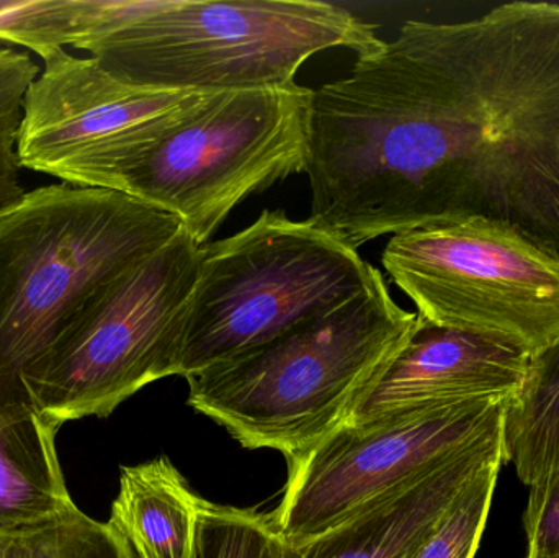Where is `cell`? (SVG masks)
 <instances>
[{
	"label": "cell",
	"mask_w": 559,
	"mask_h": 558,
	"mask_svg": "<svg viewBox=\"0 0 559 558\" xmlns=\"http://www.w3.org/2000/svg\"><path fill=\"white\" fill-rule=\"evenodd\" d=\"M378 274L311 218L293 222L282 210H265L242 231L200 248L176 376H195L342 307Z\"/></svg>",
	"instance_id": "obj_5"
},
{
	"label": "cell",
	"mask_w": 559,
	"mask_h": 558,
	"mask_svg": "<svg viewBox=\"0 0 559 558\" xmlns=\"http://www.w3.org/2000/svg\"><path fill=\"white\" fill-rule=\"evenodd\" d=\"M524 527L528 557L559 556V468L532 485Z\"/></svg>",
	"instance_id": "obj_19"
},
{
	"label": "cell",
	"mask_w": 559,
	"mask_h": 558,
	"mask_svg": "<svg viewBox=\"0 0 559 558\" xmlns=\"http://www.w3.org/2000/svg\"><path fill=\"white\" fill-rule=\"evenodd\" d=\"M56 432L35 405L0 403V536L78 510L59 464Z\"/></svg>",
	"instance_id": "obj_12"
},
{
	"label": "cell",
	"mask_w": 559,
	"mask_h": 558,
	"mask_svg": "<svg viewBox=\"0 0 559 558\" xmlns=\"http://www.w3.org/2000/svg\"><path fill=\"white\" fill-rule=\"evenodd\" d=\"M0 41L36 55L72 46L143 91L285 87L311 56L383 45L370 23L318 0L0 2Z\"/></svg>",
	"instance_id": "obj_1"
},
{
	"label": "cell",
	"mask_w": 559,
	"mask_h": 558,
	"mask_svg": "<svg viewBox=\"0 0 559 558\" xmlns=\"http://www.w3.org/2000/svg\"><path fill=\"white\" fill-rule=\"evenodd\" d=\"M417 320L396 304L380 272L342 307L187 377V403L242 448L293 458L347 425Z\"/></svg>",
	"instance_id": "obj_3"
},
{
	"label": "cell",
	"mask_w": 559,
	"mask_h": 558,
	"mask_svg": "<svg viewBox=\"0 0 559 558\" xmlns=\"http://www.w3.org/2000/svg\"><path fill=\"white\" fill-rule=\"evenodd\" d=\"M501 461L486 465L407 558H475L488 523Z\"/></svg>",
	"instance_id": "obj_17"
},
{
	"label": "cell",
	"mask_w": 559,
	"mask_h": 558,
	"mask_svg": "<svg viewBox=\"0 0 559 558\" xmlns=\"http://www.w3.org/2000/svg\"><path fill=\"white\" fill-rule=\"evenodd\" d=\"M39 75L25 52L0 49V215L25 197L20 183L19 141L26 92Z\"/></svg>",
	"instance_id": "obj_18"
},
{
	"label": "cell",
	"mask_w": 559,
	"mask_h": 558,
	"mask_svg": "<svg viewBox=\"0 0 559 558\" xmlns=\"http://www.w3.org/2000/svg\"><path fill=\"white\" fill-rule=\"evenodd\" d=\"M381 264L433 327L528 357L559 343V256L489 218L436 223L391 236Z\"/></svg>",
	"instance_id": "obj_7"
},
{
	"label": "cell",
	"mask_w": 559,
	"mask_h": 558,
	"mask_svg": "<svg viewBox=\"0 0 559 558\" xmlns=\"http://www.w3.org/2000/svg\"><path fill=\"white\" fill-rule=\"evenodd\" d=\"M41 59L45 69L23 104L16 154L22 169L46 176L58 177L69 164L131 136L199 94L130 87L94 59L61 48Z\"/></svg>",
	"instance_id": "obj_9"
},
{
	"label": "cell",
	"mask_w": 559,
	"mask_h": 558,
	"mask_svg": "<svg viewBox=\"0 0 559 558\" xmlns=\"http://www.w3.org/2000/svg\"><path fill=\"white\" fill-rule=\"evenodd\" d=\"M311 88L195 94L56 179L124 193L179 219L206 245L248 197L305 173Z\"/></svg>",
	"instance_id": "obj_2"
},
{
	"label": "cell",
	"mask_w": 559,
	"mask_h": 558,
	"mask_svg": "<svg viewBox=\"0 0 559 558\" xmlns=\"http://www.w3.org/2000/svg\"><path fill=\"white\" fill-rule=\"evenodd\" d=\"M182 225L124 193L71 183L26 192L0 215V403L33 405L29 367L72 318Z\"/></svg>",
	"instance_id": "obj_4"
},
{
	"label": "cell",
	"mask_w": 559,
	"mask_h": 558,
	"mask_svg": "<svg viewBox=\"0 0 559 558\" xmlns=\"http://www.w3.org/2000/svg\"><path fill=\"white\" fill-rule=\"evenodd\" d=\"M197 500L166 455L121 468L108 523L136 558H192Z\"/></svg>",
	"instance_id": "obj_13"
},
{
	"label": "cell",
	"mask_w": 559,
	"mask_h": 558,
	"mask_svg": "<svg viewBox=\"0 0 559 558\" xmlns=\"http://www.w3.org/2000/svg\"><path fill=\"white\" fill-rule=\"evenodd\" d=\"M501 426L423 477L371 501L338 526L306 543H288L285 558L409 557L469 482L486 465L501 461Z\"/></svg>",
	"instance_id": "obj_11"
},
{
	"label": "cell",
	"mask_w": 559,
	"mask_h": 558,
	"mask_svg": "<svg viewBox=\"0 0 559 558\" xmlns=\"http://www.w3.org/2000/svg\"><path fill=\"white\" fill-rule=\"evenodd\" d=\"M286 546L272 513L197 500L192 558H285Z\"/></svg>",
	"instance_id": "obj_16"
},
{
	"label": "cell",
	"mask_w": 559,
	"mask_h": 558,
	"mask_svg": "<svg viewBox=\"0 0 559 558\" xmlns=\"http://www.w3.org/2000/svg\"><path fill=\"white\" fill-rule=\"evenodd\" d=\"M200 248L182 229L98 292L29 367V399L52 426L107 418L144 387L176 376Z\"/></svg>",
	"instance_id": "obj_6"
},
{
	"label": "cell",
	"mask_w": 559,
	"mask_h": 558,
	"mask_svg": "<svg viewBox=\"0 0 559 558\" xmlns=\"http://www.w3.org/2000/svg\"><path fill=\"white\" fill-rule=\"evenodd\" d=\"M502 459L532 487L559 468V343L532 357L502 413Z\"/></svg>",
	"instance_id": "obj_14"
},
{
	"label": "cell",
	"mask_w": 559,
	"mask_h": 558,
	"mask_svg": "<svg viewBox=\"0 0 559 558\" xmlns=\"http://www.w3.org/2000/svg\"><path fill=\"white\" fill-rule=\"evenodd\" d=\"M531 359L502 344L433 327L419 318L409 340L361 396L347 425H371L403 413L460 403L508 402L521 389Z\"/></svg>",
	"instance_id": "obj_10"
},
{
	"label": "cell",
	"mask_w": 559,
	"mask_h": 558,
	"mask_svg": "<svg viewBox=\"0 0 559 558\" xmlns=\"http://www.w3.org/2000/svg\"><path fill=\"white\" fill-rule=\"evenodd\" d=\"M528 558H559V556H554V557H528Z\"/></svg>",
	"instance_id": "obj_20"
},
{
	"label": "cell",
	"mask_w": 559,
	"mask_h": 558,
	"mask_svg": "<svg viewBox=\"0 0 559 558\" xmlns=\"http://www.w3.org/2000/svg\"><path fill=\"white\" fill-rule=\"evenodd\" d=\"M0 558H136L111 526L74 510L0 536Z\"/></svg>",
	"instance_id": "obj_15"
},
{
	"label": "cell",
	"mask_w": 559,
	"mask_h": 558,
	"mask_svg": "<svg viewBox=\"0 0 559 558\" xmlns=\"http://www.w3.org/2000/svg\"><path fill=\"white\" fill-rule=\"evenodd\" d=\"M506 402H472L344 425L309 451L286 459L288 480L272 511L286 543L338 526L371 501L423 477L495 431Z\"/></svg>",
	"instance_id": "obj_8"
}]
</instances>
